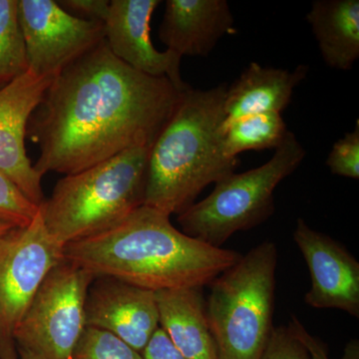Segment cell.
Wrapping results in <instances>:
<instances>
[{
  "mask_svg": "<svg viewBox=\"0 0 359 359\" xmlns=\"http://www.w3.org/2000/svg\"><path fill=\"white\" fill-rule=\"evenodd\" d=\"M86 323L116 335L142 353L160 327L155 292L117 278H96L87 295Z\"/></svg>",
  "mask_w": 359,
  "mask_h": 359,
  "instance_id": "4fadbf2b",
  "label": "cell"
},
{
  "mask_svg": "<svg viewBox=\"0 0 359 359\" xmlns=\"http://www.w3.org/2000/svg\"><path fill=\"white\" fill-rule=\"evenodd\" d=\"M159 0H112L104 21V40L110 51L144 74L166 77L180 92L190 89L181 74V56L157 50L151 40V20Z\"/></svg>",
  "mask_w": 359,
  "mask_h": 359,
  "instance_id": "7c38bea8",
  "label": "cell"
},
{
  "mask_svg": "<svg viewBox=\"0 0 359 359\" xmlns=\"http://www.w3.org/2000/svg\"><path fill=\"white\" fill-rule=\"evenodd\" d=\"M308 72L306 65L290 71L250 63L226 88L224 123L259 113H282L290 105L295 87L308 76Z\"/></svg>",
  "mask_w": 359,
  "mask_h": 359,
  "instance_id": "2e32d148",
  "label": "cell"
},
{
  "mask_svg": "<svg viewBox=\"0 0 359 359\" xmlns=\"http://www.w3.org/2000/svg\"><path fill=\"white\" fill-rule=\"evenodd\" d=\"M306 155L301 142L289 131L266 164L224 177L207 198L178 215L182 231L212 247L222 248L233 233L263 224L275 212L276 187L301 166Z\"/></svg>",
  "mask_w": 359,
  "mask_h": 359,
  "instance_id": "8992f818",
  "label": "cell"
},
{
  "mask_svg": "<svg viewBox=\"0 0 359 359\" xmlns=\"http://www.w3.org/2000/svg\"><path fill=\"white\" fill-rule=\"evenodd\" d=\"M57 2L67 13L82 20L104 23L109 13L108 0H59Z\"/></svg>",
  "mask_w": 359,
  "mask_h": 359,
  "instance_id": "cb8c5ba5",
  "label": "cell"
},
{
  "mask_svg": "<svg viewBox=\"0 0 359 359\" xmlns=\"http://www.w3.org/2000/svg\"><path fill=\"white\" fill-rule=\"evenodd\" d=\"M181 93L168 78L130 67L104 40L54 78L30 117L26 137L39 147L35 170L66 176L152 147Z\"/></svg>",
  "mask_w": 359,
  "mask_h": 359,
  "instance_id": "6da1fadb",
  "label": "cell"
},
{
  "mask_svg": "<svg viewBox=\"0 0 359 359\" xmlns=\"http://www.w3.org/2000/svg\"><path fill=\"white\" fill-rule=\"evenodd\" d=\"M0 359H1V358H0Z\"/></svg>",
  "mask_w": 359,
  "mask_h": 359,
  "instance_id": "4dcf8cb0",
  "label": "cell"
},
{
  "mask_svg": "<svg viewBox=\"0 0 359 359\" xmlns=\"http://www.w3.org/2000/svg\"><path fill=\"white\" fill-rule=\"evenodd\" d=\"M150 149H129L58 181L40 205L53 238L65 247L107 231L144 205Z\"/></svg>",
  "mask_w": 359,
  "mask_h": 359,
  "instance_id": "277c9868",
  "label": "cell"
},
{
  "mask_svg": "<svg viewBox=\"0 0 359 359\" xmlns=\"http://www.w3.org/2000/svg\"><path fill=\"white\" fill-rule=\"evenodd\" d=\"M143 359H188L159 327L142 351Z\"/></svg>",
  "mask_w": 359,
  "mask_h": 359,
  "instance_id": "d4e9b609",
  "label": "cell"
},
{
  "mask_svg": "<svg viewBox=\"0 0 359 359\" xmlns=\"http://www.w3.org/2000/svg\"><path fill=\"white\" fill-rule=\"evenodd\" d=\"M287 327L295 339H299L308 349L311 359H330L327 344L318 337L311 334L297 316H292Z\"/></svg>",
  "mask_w": 359,
  "mask_h": 359,
  "instance_id": "484cf974",
  "label": "cell"
},
{
  "mask_svg": "<svg viewBox=\"0 0 359 359\" xmlns=\"http://www.w3.org/2000/svg\"><path fill=\"white\" fill-rule=\"evenodd\" d=\"M294 241L311 278L304 302L313 309H335L359 318V263L344 245L297 219Z\"/></svg>",
  "mask_w": 359,
  "mask_h": 359,
  "instance_id": "8fae6325",
  "label": "cell"
},
{
  "mask_svg": "<svg viewBox=\"0 0 359 359\" xmlns=\"http://www.w3.org/2000/svg\"><path fill=\"white\" fill-rule=\"evenodd\" d=\"M330 173L353 180L359 179V121L351 132L335 142L327 159Z\"/></svg>",
  "mask_w": 359,
  "mask_h": 359,
  "instance_id": "7402d4cb",
  "label": "cell"
},
{
  "mask_svg": "<svg viewBox=\"0 0 359 359\" xmlns=\"http://www.w3.org/2000/svg\"><path fill=\"white\" fill-rule=\"evenodd\" d=\"M94 280L65 259L52 269L14 330L18 347L42 359H71L87 327V295Z\"/></svg>",
  "mask_w": 359,
  "mask_h": 359,
  "instance_id": "52a82bcc",
  "label": "cell"
},
{
  "mask_svg": "<svg viewBox=\"0 0 359 359\" xmlns=\"http://www.w3.org/2000/svg\"><path fill=\"white\" fill-rule=\"evenodd\" d=\"M306 21L327 65L351 70L359 58L358 0H316Z\"/></svg>",
  "mask_w": 359,
  "mask_h": 359,
  "instance_id": "e0dca14e",
  "label": "cell"
},
{
  "mask_svg": "<svg viewBox=\"0 0 359 359\" xmlns=\"http://www.w3.org/2000/svg\"><path fill=\"white\" fill-rule=\"evenodd\" d=\"M15 224L9 222L8 219L1 218L0 217V240L6 236L11 230L16 228Z\"/></svg>",
  "mask_w": 359,
  "mask_h": 359,
  "instance_id": "83f0119b",
  "label": "cell"
},
{
  "mask_svg": "<svg viewBox=\"0 0 359 359\" xmlns=\"http://www.w3.org/2000/svg\"><path fill=\"white\" fill-rule=\"evenodd\" d=\"M261 359H311L308 349L294 334L289 327L273 328V334L269 339L268 346Z\"/></svg>",
  "mask_w": 359,
  "mask_h": 359,
  "instance_id": "603a6c76",
  "label": "cell"
},
{
  "mask_svg": "<svg viewBox=\"0 0 359 359\" xmlns=\"http://www.w3.org/2000/svg\"><path fill=\"white\" fill-rule=\"evenodd\" d=\"M1 359H18V353H16L15 348L7 349L4 353H0Z\"/></svg>",
  "mask_w": 359,
  "mask_h": 359,
  "instance_id": "f546056e",
  "label": "cell"
},
{
  "mask_svg": "<svg viewBox=\"0 0 359 359\" xmlns=\"http://www.w3.org/2000/svg\"><path fill=\"white\" fill-rule=\"evenodd\" d=\"M278 247L262 243L210 283L217 359H261L273 332Z\"/></svg>",
  "mask_w": 359,
  "mask_h": 359,
  "instance_id": "5b68a950",
  "label": "cell"
},
{
  "mask_svg": "<svg viewBox=\"0 0 359 359\" xmlns=\"http://www.w3.org/2000/svg\"><path fill=\"white\" fill-rule=\"evenodd\" d=\"M204 287L155 292L159 325L188 359H217V346L208 320Z\"/></svg>",
  "mask_w": 359,
  "mask_h": 359,
  "instance_id": "9a60e30c",
  "label": "cell"
},
{
  "mask_svg": "<svg viewBox=\"0 0 359 359\" xmlns=\"http://www.w3.org/2000/svg\"><path fill=\"white\" fill-rule=\"evenodd\" d=\"M228 85L182 92L150 149L144 205L180 215L198 196L237 169L224 150V104Z\"/></svg>",
  "mask_w": 359,
  "mask_h": 359,
  "instance_id": "3957f363",
  "label": "cell"
},
{
  "mask_svg": "<svg viewBox=\"0 0 359 359\" xmlns=\"http://www.w3.org/2000/svg\"><path fill=\"white\" fill-rule=\"evenodd\" d=\"M28 70L55 78L104 41L102 22L82 20L54 0H18Z\"/></svg>",
  "mask_w": 359,
  "mask_h": 359,
  "instance_id": "9c48e42d",
  "label": "cell"
},
{
  "mask_svg": "<svg viewBox=\"0 0 359 359\" xmlns=\"http://www.w3.org/2000/svg\"><path fill=\"white\" fill-rule=\"evenodd\" d=\"M71 359H143L142 354L119 337L87 327Z\"/></svg>",
  "mask_w": 359,
  "mask_h": 359,
  "instance_id": "ffe728a7",
  "label": "cell"
},
{
  "mask_svg": "<svg viewBox=\"0 0 359 359\" xmlns=\"http://www.w3.org/2000/svg\"><path fill=\"white\" fill-rule=\"evenodd\" d=\"M242 256L189 237L170 216L145 205L107 231L65 247L66 261L95 278H117L153 292L204 287Z\"/></svg>",
  "mask_w": 359,
  "mask_h": 359,
  "instance_id": "7a4b0ae2",
  "label": "cell"
},
{
  "mask_svg": "<svg viewBox=\"0 0 359 359\" xmlns=\"http://www.w3.org/2000/svg\"><path fill=\"white\" fill-rule=\"evenodd\" d=\"M53 79L28 70L0 90V172L37 207L45 201L43 177L26 153V131Z\"/></svg>",
  "mask_w": 359,
  "mask_h": 359,
  "instance_id": "30bf717a",
  "label": "cell"
},
{
  "mask_svg": "<svg viewBox=\"0 0 359 359\" xmlns=\"http://www.w3.org/2000/svg\"><path fill=\"white\" fill-rule=\"evenodd\" d=\"M235 18L226 0H167L159 39L167 50L183 56L209 55L233 32Z\"/></svg>",
  "mask_w": 359,
  "mask_h": 359,
  "instance_id": "5bb4252c",
  "label": "cell"
},
{
  "mask_svg": "<svg viewBox=\"0 0 359 359\" xmlns=\"http://www.w3.org/2000/svg\"><path fill=\"white\" fill-rule=\"evenodd\" d=\"M224 150L229 158H238L245 151L280 147L289 133L287 124L278 112L259 113L224 123Z\"/></svg>",
  "mask_w": 359,
  "mask_h": 359,
  "instance_id": "ac0fdd59",
  "label": "cell"
},
{
  "mask_svg": "<svg viewBox=\"0 0 359 359\" xmlns=\"http://www.w3.org/2000/svg\"><path fill=\"white\" fill-rule=\"evenodd\" d=\"M28 71L18 0H0V90Z\"/></svg>",
  "mask_w": 359,
  "mask_h": 359,
  "instance_id": "d6986e66",
  "label": "cell"
},
{
  "mask_svg": "<svg viewBox=\"0 0 359 359\" xmlns=\"http://www.w3.org/2000/svg\"><path fill=\"white\" fill-rule=\"evenodd\" d=\"M341 359H358V340H353V341L347 344L344 356H342Z\"/></svg>",
  "mask_w": 359,
  "mask_h": 359,
  "instance_id": "4316f807",
  "label": "cell"
},
{
  "mask_svg": "<svg viewBox=\"0 0 359 359\" xmlns=\"http://www.w3.org/2000/svg\"><path fill=\"white\" fill-rule=\"evenodd\" d=\"M65 261V245L47 230L41 211L27 226L0 240V348L13 332L52 269Z\"/></svg>",
  "mask_w": 359,
  "mask_h": 359,
  "instance_id": "ba28073f",
  "label": "cell"
},
{
  "mask_svg": "<svg viewBox=\"0 0 359 359\" xmlns=\"http://www.w3.org/2000/svg\"><path fill=\"white\" fill-rule=\"evenodd\" d=\"M39 208L21 192L18 186L0 172V217L18 226H27Z\"/></svg>",
  "mask_w": 359,
  "mask_h": 359,
  "instance_id": "44dd1931",
  "label": "cell"
},
{
  "mask_svg": "<svg viewBox=\"0 0 359 359\" xmlns=\"http://www.w3.org/2000/svg\"><path fill=\"white\" fill-rule=\"evenodd\" d=\"M18 359H42L39 355L32 353V351H26L25 348L18 347Z\"/></svg>",
  "mask_w": 359,
  "mask_h": 359,
  "instance_id": "f1b7e54d",
  "label": "cell"
}]
</instances>
